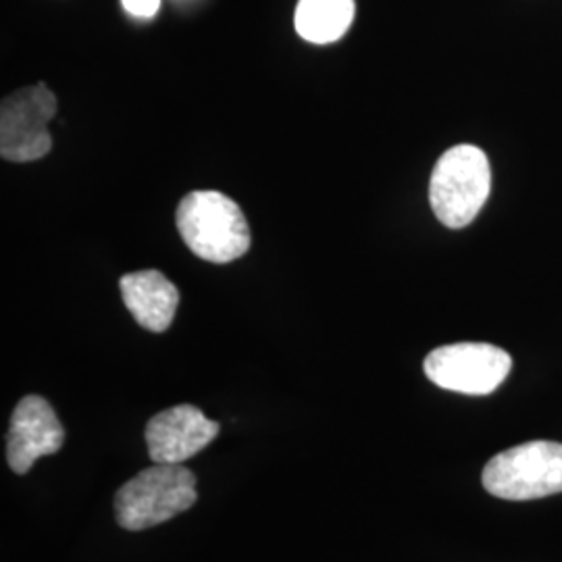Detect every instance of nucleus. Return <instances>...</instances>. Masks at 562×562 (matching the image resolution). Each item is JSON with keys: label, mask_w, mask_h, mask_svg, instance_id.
<instances>
[{"label": "nucleus", "mask_w": 562, "mask_h": 562, "mask_svg": "<svg viewBox=\"0 0 562 562\" xmlns=\"http://www.w3.org/2000/svg\"><path fill=\"white\" fill-rule=\"evenodd\" d=\"M181 240L202 261H236L250 248V227L238 202L217 190L183 196L176 213Z\"/></svg>", "instance_id": "nucleus-1"}, {"label": "nucleus", "mask_w": 562, "mask_h": 562, "mask_svg": "<svg viewBox=\"0 0 562 562\" xmlns=\"http://www.w3.org/2000/svg\"><path fill=\"white\" fill-rule=\"evenodd\" d=\"M492 190V169L482 148L459 144L436 162L429 181V202L438 222L462 229L473 222Z\"/></svg>", "instance_id": "nucleus-2"}, {"label": "nucleus", "mask_w": 562, "mask_h": 562, "mask_svg": "<svg viewBox=\"0 0 562 562\" xmlns=\"http://www.w3.org/2000/svg\"><path fill=\"white\" fill-rule=\"evenodd\" d=\"M196 503V477L181 464H155L140 471L115 496L123 529L142 531L173 519Z\"/></svg>", "instance_id": "nucleus-3"}, {"label": "nucleus", "mask_w": 562, "mask_h": 562, "mask_svg": "<svg viewBox=\"0 0 562 562\" xmlns=\"http://www.w3.org/2000/svg\"><path fill=\"white\" fill-rule=\"evenodd\" d=\"M483 487L503 501L522 503L562 492V443L527 442L485 464Z\"/></svg>", "instance_id": "nucleus-4"}, {"label": "nucleus", "mask_w": 562, "mask_h": 562, "mask_svg": "<svg viewBox=\"0 0 562 562\" xmlns=\"http://www.w3.org/2000/svg\"><path fill=\"white\" fill-rule=\"evenodd\" d=\"M429 382L467 396L492 394L508 378L513 359L503 348L482 341L440 346L423 362Z\"/></svg>", "instance_id": "nucleus-5"}, {"label": "nucleus", "mask_w": 562, "mask_h": 562, "mask_svg": "<svg viewBox=\"0 0 562 562\" xmlns=\"http://www.w3.org/2000/svg\"><path fill=\"white\" fill-rule=\"evenodd\" d=\"M57 115V97L46 83L21 88L0 104V155L13 162L38 161L53 148L48 123Z\"/></svg>", "instance_id": "nucleus-6"}, {"label": "nucleus", "mask_w": 562, "mask_h": 562, "mask_svg": "<svg viewBox=\"0 0 562 562\" xmlns=\"http://www.w3.org/2000/svg\"><path fill=\"white\" fill-rule=\"evenodd\" d=\"M220 429L192 404L167 408L146 425L148 454L155 464H181L213 442Z\"/></svg>", "instance_id": "nucleus-7"}, {"label": "nucleus", "mask_w": 562, "mask_h": 562, "mask_svg": "<svg viewBox=\"0 0 562 562\" xmlns=\"http://www.w3.org/2000/svg\"><path fill=\"white\" fill-rule=\"evenodd\" d=\"M65 431L53 406L42 396H25L18 404L7 436V461L15 473H27L41 457L59 452Z\"/></svg>", "instance_id": "nucleus-8"}, {"label": "nucleus", "mask_w": 562, "mask_h": 562, "mask_svg": "<svg viewBox=\"0 0 562 562\" xmlns=\"http://www.w3.org/2000/svg\"><path fill=\"white\" fill-rule=\"evenodd\" d=\"M121 299L144 329L162 334L176 319L180 292L161 271L127 273L120 281Z\"/></svg>", "instance_id": "nucleus-9"}, {"label": "nucleus", "mask_w": 562, "mask_h": 562, "mask_svg": "<svg viewBox=\"0 0 562 562\" xmlns=\"http://www.w3.org/2000/svg\"><path fill=\"white\" fill-rule=\"evenodd\" d=\"M355 20V0H301L296 7V32L313 44L340 41Z\"/></svg>", "instance_id": "nucleus-10"}, {"label": "nucleus", "mask_w": 562, "mask_h": 562, "mask_svg": "<svg viewBox=\"0 0 562 562\" xmlns=\"http://www.w3.org/2000/svg\"><path fill=\"white\" fill-rule=\"evenodd\" d=\"M121 2L130 15L142 18V20L155 18L161 9V0H121Z\"/></svg>", "instance_id": "nucleus-11"}]
</instances>
